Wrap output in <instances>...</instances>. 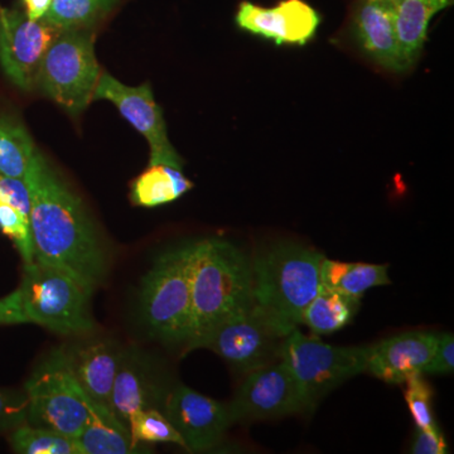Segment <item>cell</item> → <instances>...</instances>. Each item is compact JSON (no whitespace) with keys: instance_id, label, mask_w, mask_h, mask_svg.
<instances>
[{"instance_id":"4","label":"cell","mask_w":454,"mask_h":454,"mask_svg":"<svg viewBox=\"0 0 454 454\" xmlns=\"http://www.w3.org/2000/svg\"><path fill=\"white\" fill-rule=\"evenodd\" d=\"M192 244L154 260L140 286L139 309L146 330L167 343L186 346L192 330Z\"/></svg>"},{"instance_id":"34","label":"cell","mask_w":454,"mask_h":454,"mask_svg":"<svg viewBox=\"0 0 454 454\" xmlns=\"http://www.w3.org/2000/svg\"><path fill=\"white\" fill-rule=\"evenodd\" d=\"M29 324L23 310L20 289L0 298V325Z\"/></svg>"},{"instance_id":"1","label":"cell","mask_w":454,"mask_h":454,"mask_svg":"<svg viewBox=\"0 0 454 454\" xmlns=\"http://www.w3.org/2000/svg\"><path fill=\"white\" fill-rule=\"evenodd\" d=\"M25 181L35 262L61 269L94 293L106 279L109 256L82 200L38 151Z\"/></svg>"},{"instance_id":"20","label":"cell","mask_w":454,"mask_h":454,"mask_svg":"<svg viewBox=\"0 0 454 454\" xmlns=\"http://www.w3.org/2000/svg\"><path fill=\"white\" fill-rule=\"evenodd\" d=\"M393 4L397 44L409 70L422 53L430 20L452 0H393Z\"/></svg>"},{"instance_id":"6","label":"cell","mask_w":454,"mask_h":454,"mask_svg":"<svg viewBox=\"0 0 454 454\" xmlns=\"http://www.w3.org/2000/svg\"><path fill=\"white\" fill-rule=\"evenodd\" d=\"M372 346L337 348L294 328L284 340L280 360L291 372L307 411L343 382L365 372Z\"/></svg>"},{"instance_id":"17","label":"cell","mask_w":454,"mask_h":454,"mask_svg":"<svg viewBox=\"0 0 454 454\" xmlns=\"http://www.w3.org/2000/svg\"><path fill=\"white\" fill-rule=\"evenodd\" d=\"M438 334L411 331L372 345L366 372L387 384H403L423 375L434 354Z\"/></svg>"},{"instance_id":"24","label":"cell","mask_w":454,"mask_h":454,"mask_svg":"<svg viewBox=\"0 0 454 454\" xmlns=\"http://www.w3.org/2000/svg\"><path fill=\"white\" fill-rule=\"evenodd\" d=\"M35 151L25 124L12 114H0V177L25 178Z\"/></svg>"},{"instance_id":"15","label":"cell","mask_w":454,"mask_h":454,"mask_svg":"<svg viewBox=\"0 0 454 454\" xmlns=\"http://www.w3.org/2000/svg\"><path fill=\"white\" fill-rule=\"evenodd\" d=\"M236 23L244 31L273 40L277 44H306L319 26L318 13L303 0H284L274 8L243 2Z\"/></svg>"},{"instance_id":"22","label":"cell","mask_w":454,"mask_h":454,"mask_svg":"<svg viewBox=\"0 0 454 454\" xmlns=\"http://www.w3.org/2000/svg\"><path fill=\"white\" fill-rule=\"evenodd\" d=\"M387 265L342 262L325 258L319 269L321 286L361 300L369 289L391 283Z\"/></svg>"},{"instance_id":"30","label":"cell","mask_w":454,"mask_h":454,"mask_svg":"<svg viewBox=\"0 0 454 454\" xmlns=\"http://www.w3.org/2000/svg\"><path fill=\"white\" fill-rule=\"evenodd\" d=\"M28 397L25 389H0V433L9 432L27 423Z\"/></svg>"},{"instance_id":"31","label":"cell","mask_w":454,"mask_h":454,"mask_svg":"<svg viewBox=\"0 0 454 454\" xmlns=\"http://www.w3.org/2000/svg\"><path fill=\"white\" fill-rule=\"evenodd\" d=\"M0 202L29 217L31 214V195L25 178L0 177Z\"/></svg>"},{"instance_id":"9","label":"cell","mask_w":454,"mask_h":454,"mask_svg":"<svg viewBox=\"0 0 454 454\" xmlns=\"http://www.w3.org/2000/svg\"><path fill=\"white\" fill-rule=\"evenodd\" d=\"M286 336L280 325L254 303L252 309L230 317L188 342L186 352L210 349L236 372L247 375L280 360Z\"/></svg>"},{"instance_id":"18","label":"cell","mask_w":454,"mask_h":454,"mask_svg":"<svg viewBox=\"0 0 454 454\" xmlns=\"http://www.w3.org/2000/svg\"><path fill=\"white\" fill-rule=\"evenodd\" d=\"M393 0H360L354 17L358 43L373 61L394 73L408 70L394 28Z\"/></svg>"},{"instance_id":"26","label":"cell","mask_w":454,"mask_h":454,"mask_svg":"<svg viewBox=\"0 0 454 454\" xmlns=\"http://www.w3.org/2000/svg\"><path fill=\"white\" fill-rule=\"evenodd\" d=\"M9 442L12 450L20 454H80L74 438L27 423L12 430Z\"/></svg>"},{"instance_id":"5","label":"cell","mask_w":454,"mask_h":454,"mask_svg":"<svg viewBox=\"0 0 454 454\" xmlns=\"http://www.w3.org/2000/svg\"><path fill=\"white\" fill-rule=\"evenodd\" d=\"M23 310L29 324L59 334H88L95 324L90 312L94 293L61 269L35 262L23 267L20 288Z\"/></svg>"},{"instance_id":"12","label":"cell","mask_w":454,"mask_h":454,"mask_svg":"<svg viewBox=\"0 0 454 454\" xmlns=\"http://www.w3.org/2000/svg\"><path fill=\"white\" fill-rule=\"evenodd\" d=\"M229 404L232 423L270 419L307 411L297 384L282 360L247 373Z\"/></svg>"},{"instance_id":"27","label":"cell","mask_w":454,"mask_h":454,"mask_svg":"<svg viewBox=\"0 0 454 454\" xmlns=\"http://www.w3.org/2000/svg\"><path fill=\"white\" fill-rule=\"evenodd\" d=\"M131 439L137 446L149 443H172L186 450L184 439L160 409H145L131 415L129 422Z\"/></svg>"},{"instance_id":"32","label":"cell","mask_w":454,"mask_h":454,"mask_svg":"<svg viewBox=\"0 0 454 454\" xmlns=\"http://www.w3.org/2000/svg\"><path fill=\"white\" fill-rule=\"evenodd\" d=\"M454 370V337L453 333L438 334V342L434 354L424 369L423 373H450Z\"/></svg>"},{"instance_id":"33","label":"cell","mask_w":454,"mask_h":454,"mask_svg":"<svg viewBox=\"0 0 454 454\" xmlns=\"http://www.w3.org/2000/svg\"><path fill=\"white\" fill-rule=\"evenodd\" d=\"M413 454H446L448 446L439 428L418 429L415 434L413 446L411 448Z\"/></svg>"},{"instance_id":"25","label":"cell","mask_w":454,"mask_h":454,"mask_svg":"<svg viewBox=\"0 0 454 454\" xmlns=\"http://www.w3.org/2000/svg\"><path fill=\"white\" fill-rule=\"evenodd\" d=\"M115 0H53L43 20L59 31L89 29L112 11Z\"/></svg>"},{"instance_id":"2","label":"cell","mask_w":454,"mask_h":454,"mask_svg":"<svg viewBox=\"0 0 454 454\" xmlns=\"http://www.w3.org/2000/svg\"><path fill=\"white\" fill-rule=\"evenodd\" d=\"M191 291L192 330L188 342L252 309L255 303L252 259L223 239L192 243Z\"/></svg>"},{"instance_id":"14","label":"cell","mask_w":454,"mask_h":454,"mask_svg":"<svg viewBox=\"0 0 454 454\" xmlns=\"http://www.w3.org/2000/svg\"><path fill=\"white\" fill-rule=\"evenodd\" d=\"M169 389L151 357L137 348H122L110 411L128 426L137 411L152 408L162 411Z\"/></svg>"},{"instance_id":"16","label":"cell","mask_w":454,"mask_h":454,"mask_svg":"<svg viewBox=\"0 0 454 454\" xmlns=\"http://www.w3.org/2000/svg\"><path fill=\"white\" fill-rule=\"evenodd\" d=\"M66 365L90 399L110 409L122 348L109 339L79 340L59 348Z\"/></svg>"},{"instance_id":"11","label":"cell","mask_w":454,"mask_h":454,"mask_svg":"<svg viewBox=\"0 0 454 454\" xmlns=\"http://www.w3.org/2000/svg\"><path fill=\"white\" fill-rule=\"evenodd\" d=\"M92 100H107L122 118L142 134L151 148L149 164H167L184 168V160L173 148L167 133L163 112L155 103L149 83L131 88L107 73L100 74Z\"/></svg>"},{"instance_id":"19","label":"cell","mask_w":454,"mask_h":454,"mask_svg":"<svg viewBox=\"0 0 454 454\" xmlns=\"http://www.w3.org/2000/svg\"><path fill=\"white\" fill-rule=\"evenodd\" d=\"M74 441L80 454H130L145 450L134 443L127 424L94 400H90L88 422Z\"/></svg>"},{"instance_id":"28","label":"cell","mask_w":454,"mask_h":454,"mask_svg":"<svg viewBox=\"0 0 454 454\" xmlns=\"http://www.w3.org/2000/svg\"><path fill=\"white\" fill-rule=\"evenodd\" d=\"M0 231L16 245L23 260V267H28L35 262L28 216L7 203L0 202Z\"/></svg>"},{"instance_id":"7","label":"cell","mask_w":454,"mask_h":454,"mask_svg":"<svg viewBox=\"0 0 454 454\" xmlns=\"http://www.w3.org/2000/svg\"><path fill=\"white\" fill-rule=\"evenodd\" d=\"M94 42L90 29L62 31L47 50L38 71L35 88L73 116L91 103L100 77Z\"/></svg>"},{"instance_id":"3","label":"cell","mask_w":454,"mask_h":454,"mask_svg":"<svg viewBox=\"0 0 454 454\" xmlns=\"http://www.w3.org/2000/svg\"><path fill=\"white\" fill-rule=\"evenodd\" d=\"M324 254L303 245L277 243L252 259L254 301L286 334L298 327L318 292Z\"/></svg>"},{"instance_id":"10","label":"cell","mask_w":454,"mask_h":454,"mask_svg":"<svg viewBox=\"0 0 454 454\" xmlns=\"http://www.w3.org/2000/svg\"><path fill=\"white\" fill-rule=\"evenodd\" d=\"M61 32L44 20L0 8V66L13 85L23 91L35 88L43 57Z\"/></svg>"},{"instance_id":"21","label":"cell","mask_w":454,"mask_h":454,"mask_svg":"<svg viewBox=\"0 0 454 454\" xmlns=\"http://www.w3.org/2000/svg\"><path fill=\"white\" fill-rule=\"evenodd\" d=\"M193 184L184 168L167 164H149L131 184V202L140 207H158L176 201L192 190Z\"/></svg>"},{"instance_id":"35","label":"cell","mask_w":454,"mask_h":454,"mask_svg":"<svg viewBox=\"0 0 454 454\" xmlns=\"http://www.w3.org/2000/svg\"><path fill=\"white\" fill-rule=\"evenodd\" d=\"M53 0H23L29 20H41L46 16Z\"/></svg>"},{"instance_id":"23","label":"cell","mask_w":454,"mask_h":454,"mask_svg":"<svg viewBox=\"0 0 454 454\" xmlns=\"http://www.w3.org/2000/svg\"><path fill=\"white\" fill-rule=\"evenodd\" d=\"M360 307V300L319 286L303 313L301 324L316 334H328L342 330L352 321Z\"/></svg>"},{"instance_id":"29","label":"cell","mask_w":454,"mask_h":454,"mask_svg":"<svg viewBox=\"0 0 454 454\" xmlns=\"http://www.w3.org/2000/svg\"><path fill=\"white\" fill-rule=\"evenodd\" d=\"M406 384H408V387L404 393L405 402L417 428H438L434 415H433V391L428 382L424 380L423 375H417L409 379Z\"/></svg>"},{"instance_id":"13","label":"cell","mask_w":454,"mask_h":454,"mask_svg":"<svg viewBox=\"0 0 454 454\" xmlns=\"http://www.w3.org/2000/svg\"><path fill=\"white\" fill-rule=\"evenodd\" d=\"M162 411L191 453L207 452L219 446L234 424L227 403L202 395L184 385L170 387Z\"/></svg>"},{"instance_id":"8","label":"cell","mask_w":454,"mask_h":454,"mask_svg":"<svg viewBox=\"0 0 454 454\" xmlns=\"http://www.w3.org/2000/svg\"><path fill=\"white\" fill-rule=\"evenodd\" d=\"M27 424L76 439L89 419L90 397L66 365L59 348L35 367L25 385Z\"/></svg>"}]
</instances>
